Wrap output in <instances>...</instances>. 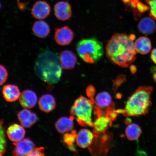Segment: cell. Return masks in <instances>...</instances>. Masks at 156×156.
I'll use <instances>...</instances> for the list:
<instances>
[{
  "mask_svg": "<svg viewBox=\"0 0 156 156\" xmlns=\"http://www.w3.org/2000/svg\"><path fill=\"white\" fill-rule=\"evenodd\" d=\"M74 118L71 116L69 118L63 117L60 118L55 124L56 129L60 133H65L73 130Z\"/></svg>",
  "mask_w": 156,
  "mask_h": 156,
  "instance_id": "cell-20",
  "label": "cell"
},
{
  "mask_svg": "<svg viewBox=\"0 0 156 156\" xmlns=\"http://www.w3.org/2000/svg\"><path fill=\"white\" fill-rule=\"evenodd\" d=\"M8 76V73L6 68L0 64V86L5 83Z\"/></svg>",
  "mask_w": 156,
  "mask_h": 156,
  "instance_id": "cell-27",
  "label": "cell"
},
{
  "mask_svg": "<svg viewBox=\"0 0 156 156\" xmlns=\"http://www.w3.org/2000/svg\"><path fill=\"white\" fill-rule=\"evenodd\" d=\"M135 35L116 34L107 43L106 55L113 64L122 67H129L136 58V52L133 41Z\"/></svg>",
  "mask_w": 156,
  "mask_h": 156,
  "instance_id": "cell-1",
  "label": "cell"
},
{
  "mask_svg": "<svg viewBox=\"0 0 156 156\" xmlns=\"http://www.w3.org/2000/svg\"><path fill=\"white\" fill-rule=\"evenodd\" d=\"M17 117L22 126L27 128L31 127L38 120V117L35 113L26 108L20 111L17 114Z\"/></svg>",
  "mask_w": 156,
  "mask_h": 156,
  "instance_id": "cell-14",
  "label": "cell"
},
{
  "mask_svg": "<svg viewBox=\"0 0 156 156\" xmlns=\"http://www.w3.org/2000/svg\"><path fill=\"white\" fill-rule=\"evenodd\" d=\"M2 94L5 100L11 102L17 101L21 94L18 87L12 84L5 85L3 88Z\"/></svg>",
  "mask_w": 156,
  "mask_h": 156,
  "instance_id": "cell-18",
  "label": "cell"
},
{
  "mask_svg": "<svg viewBox=\"0 0 156 156\" xmlns=\"http://www.w3.org/2000/svg\"><path fill=\"white\" fill-rule=\"evenodd\" d=\"M50 5L46 2L38 1L33 5L31 9V14L35 18L39 20L46 19L50 15Z\"/></svg>",
  "mask_w": 156,
  "mask_h": 156,
  "instance_id": "cell-10",
  "label": "cell"
},
{
  "mask_svg": "<svg viewBox=\"0 0 156 156\" xmlns=\"http://www.w3.org/2000/svg\"><path fill=\"white\" fill-rule=\"evenodd\" d=\"M154 20L151 17H146L142 18L138 25L139 32L145 35L153 34L156 30V24Z\"/></svg>",
  "mask_w": 156,
  "mask_h": 156,
  "instance_id": "cell-16",
  "label": "cell"
},
{
  "mask_svg": "<svg viewBox=\"0 0 156 156\" xmlns=\"http://www.w3.org/2000/svg\"><path fill=\"white\" fill-rule=\"evenodd\" d=\"M93 122L94 133L98 134L105 132L112 126L113 120L108 114L101 115L95 118Z\"/></svg>",
  "mask_w": 156,
  "mask_h": 156,
  "instance_id": "cell-11",
  "label": "cell"
},
{
  "mask_svg": "<svg viewBox=\"0 0 156 156\" xmlns=\"http://www.w3.org/2000/svg\"><path fill=\"white\" fill-rule=\"evenodd\" d=\"M95 90L94 87L92 85H90L87 87V94L90 99L94 102V97L95 94Z\"/></svg>",
  "mask_w": 156,
  "mask_h": 156,
  "instance_id": "cell-29",
  "label": "cell"
},
{
  "mask_svg": "<svg viewBox=\"0 0 156 156\" xmlns=\"http://www.w3.org/2000/svg\"><path fill=\"white\" fill-rule=\"evenodd\" d=\"M125 80L126 78L124 76H121L120 77H119V78L116 80L115 83H114L115 84H114V87H115V89L117 88V87Z\"/></svg>",
  "mask_w": 156,
  "mask_h": 156,
  "instance_id": "cell-31",
  "label": "cell"
},
{
  "mask_svg": "<svg viewBox=\"0 0 156 156\" xmlns=\"http://www.w3.org/2000/svg\"><path fill=\"white\" fill-rule=\"evenodd\" d=\"M44 148L40 147L34 148V150L29 154L28 156H44Z\"/></svg>",
  "mask_w": 156,
  "mask_h": 156,
  "instance_id": "cell-28",
  "label": "cell"
},
{
  "mask_svg": "<svg viewBox=\"0 0 156 156\" xmlns=\"http://www.w3.org/2000/svg\"><path fill=\"white\" fill-rule=\"evenodd\" d=\"M149 5L150 16L156 20V0H145Z\"/></svg>",
  "mask_w": 156,
  "mask_h": 156,
  "instance_id": "cell-26",
  "label": "cell"
},
{
  "mask_svg": "<svg viewBox=\"0 0 156 156\" xmlns=\"http://www.w3.org/2000/svg\"><path fill=\"white\" fill-rule=\"evenodd\" d=\"M153 77L154 80V81H156V73L154 74Z\"/></svg>",
  "mask_w": 156,
  "mask_h": 156,
  "instance_id": "cell-35",
  "label": "cell"
},
{
  "mask_svg": "<svg viewBox=\"0 0 156 156\" xmlns=\"http://www.w3.org/2000/svg\"><path fill=\"white\" fill-rule=\"evenodd\" d=\"M37 97L34 91L30 90H25L21 94L19 97V102L25 108H32L36 106Z\"/></svg>",
  "mask_w": 156,
  "mask_h": 156,
  "instance_id": "cell-13",
  "label": "cell"
},
{
  "mask_svg": "<svg viewBox=\"0 0 156 156\" xmlns=\"http://www.w3.org/2000/svg\"><path fill=\"white\" fill-rule=\"evenodd\" d=\"M136 6L137 7L138 10L142 12L147 11L148 9H149V7H147V6L140 2L137 3Z\"/></svg>",
  "mask_w": 156,
  "mask_h": 156,
  "instance_id": "cell-30",
  "label": "cell"
},
{
  "mask_svg": "<svg viewBox=\"0 0 156 156\" xmlns=\"http://www.w3.org/2000/svg\"><path fill=\"white\" fill-rule=\"evenodd\" d=\"M13 145L15 146L12 151L14 156H28L35 148V144L29 138H25L21 141L15 142Z\"/></svg>",
  "mask_w": 156,
  "mask_h": 156,
  "instance_id": "cell-8",
  "label": "cell"
},
{
  "mask_svg": "<svg viewBox=\"0 0 156 156\" xmlns=\"http://www.w3.org/2000/svg\"><path fill=\"white\" fill-rule=\"evenodd\" d=\"M5 130L3 120H0V156L3 155L6 150L7 144Z\"/></svg>",
  "mask_w": 156,
  "mask_h": 156,
  "instance_id": "cell-25",
  "label": "cell"
},
{
  "mask_svg": "<svg viewBox=\"0 0 156 156\" xmlns=\"http://www.w3.org/2000/svg\"><path fill=\"white\" fill-rule=\"evenodd\" d=\"M32 30L35 36L41 38L46 37L50 32L49 25L43 20L35 22L33 25Z\"/></svg>",
  "mask_w": 156,
  "mask_h": 156,
  "instance_id": "cell-21",
  "label": "cell"
},
{
  "mask_svg": "<svg viewBox=\"0 0 156 156\" xmlns=\"http://www.w3.org/2000/svg\"><path fill=\"white\" fill-rule=\"evenodd\" d=\"M94 137V133L88 129H83L77 134L76 141L80 147L86 148L91 145Z\"/></svg>",
  "mask_w": 156,
  "mask_h": 156,
  "instance_id": "cell-15",
  "label": "cell"
},
{
  "mask_svg": "<svg viewBox=\"0 0 156 156\" xmlns=\"http://www.w3.org/2000/svg\"><path fill=\"white\" fill-rule=\"evenodd\" d=\"M151 58L153 63L156 64V48L152 51L151 54Z\"/></svg>",
  "mask_w": 156,
  "mask_h": 156,
  "instance_id": "cell-32",
  "label": "cell"
},
{
  "mask_svg": "<svg viewBox=\"0 0 156 156\" xmlns=\"http://www.w3.org/2000/svg\"><path fill=\"white\" fill-rule=\"evenodd\" d=\"M54 12L55 16L58 20H67L72 17L71 6L67 2L60 1L54 5Z\"/></svg>",
  "mask_w": 156,
  "mask_h": 156,
  "instance_id": "cell-9",
  "label": "cell"
},
{
  "mask_svg": "<svg viewBox=\"0 0 156 156\" xmlns=\"http://www.w3.org/2000/svg\"><path fill=\"white\" fill-rule=\"evenodd\" d=\"M142 133V129L138 124L133 123L128 125L126 129V134L128 139L133 141L137 139Z\"/></svg>",
  "mask_w": 156,
  "mask_h": 156,
  "instance_id": "cell-23",
  "label": "cell"
},
{
  "mask_svg": "<svg viewBox=\"0 0 156 156\" xmlns=\"http://www.w3.org/2000/svg\"><path fill=\"white\" fill-rule=\"evenodd\" d=\"M153 87H140L128 99L122 114L126 116L145 115L152 104L151 96Z\"/></svg>",
  "mask_w": 156,
  "mask_h": 156,
  "instance_id": "cell-3",
  "label": "cell"
},
{
  "mask_svg": "<svg viewBox=\"0 0 156 156\" xmlns=\"http://www.w3.org/2000/svg\"><path fill=\"white\" fill-rule=\"evenodd\" d=\"M94 112L95 118L103 114V110H106V113L114 110V104L112 97L107 92L99 93L94 99Z\"/></svg>",
  "mask_w": 156,
  "mask_h": 156,
  "instance_id": "cell-6",
  "label": "cell"
},
{
  "mask_svg": "<svg viewBox=\"0 0 156 156\" xmlns=\"http://www.w3.org/2000/svg\"><path fill=\"white\" fill-rule=\"evenodd\" d=\"M130 71H131V73L132 74L135 73L136 71V67L135 66L131 65L130 66Z\"/></svg>",
  "mask_w": 156,
  "mask_h": 156,
  "instance_id": "cell-33",
  "label": "cell"
},
{
  "mask_svg": "<svg viewBox=\"0 0 156 156\" xmlns=\"http://www.w3.org/2000/svg\"><path fill=\"white\" fill-rule=\"evenodd\" d=\"M94 102L85 97H80L74 103L70 113L80 125L93 127L92 120L93 106Z\"/></svg>",
  "mask_w": 156,
  "mask_h": 156,
  "instance_id": "cell-5",
  "label": "cell"
},
{
  "mask_svg": "<svg viewBox=\"0 0 156 156\" xmlns=\"http://www.w3.org/2000/svg\"><path fill=\"white\" fill-rule=\"evenodd\" d=\"M134 46L136 52L142 55H146L151 51V42L149 38L146 37H140L134 42Z\"/></svg>",
  "mask_w": 156,
  "mask_h": 156,
  "instance_id": "cell-22",
  "label": "cell"
},
{
  "mask_svg": "<svg viewBox=\"0 0 156 156\" xmlns=\"http://www.w3.org/2000/svg\"><path fill=\"white\" fill-rule=\"evenodd\" d=\"M38 105L41 110L44 112L48 113L54 110L56 103L55 99L52 95L46 94L41 97Z\"/></svg>",
  "mask_w": 156,
  "mask_h": 156,
  "instance_id": "cell-19",
  "label": "cell"
},
{
  "mask_svg": "<svg viewBox=\"0 0 156 156\" xmlns=\"http://www.w3.org/2000/svg\"><path fill=\"white\" fill-rule=\"evenodd\" d=\"M78 55L85 63H97L102 58L104 50L102 42L94 38L83 39L76 45Z\"/></svg>",
  "mask_w": 156,
  "mask_h": 156,
  "instance_id": "cell-4",
  "label": "cell"
},
{
  "mask_svg": "<svg viewBox=\"0 0 156 156\" xmlns=\"http://www.w3.org/2000/svg\"><path fill=\"white\" fill-rule=\"evenodd\" d=\"M132 120L128 118L125 120L126 124L127 125H129L131 124Z\"/></svg>",
  "mask_w": 156,
  "mask_h": 156,
  "instance_id": "cell-34",
  "label": "cell"
},
{
  "mask_svg": "<svg viewBox=\"0 0 156 156\" xmlns=\"http://www.w3.org/2000/svg\"><path fill=\"white\" fill-rule=\"evenodd\" d=\"M59 60L62 69L70 70L75 67L77 62V58L73 52L65 50L60 53Z\"/></svg>",
  "mask_w": 156,
  "mask_h": 156,
  "instance_id": "cell-12",
  "label": "cell"
},
{
  "mask_svg": "<svg viewBox=\"0 0 156 156\" xmlns=\"http://www.w3.org/2000/svg\"><path fill=\"white\" fill-rule=\"evenodd\" d=\"M76 132L75 130H72L70 133H65L63 136V141L68 146L70 151L76 152V149L74 145V142L76 141L77 136Z\"/></svg>",
  "mask_w": 156,
  "mask_h": 156,
  "instance_id": "cell-24",
  "label": "cell"
},
{
  "mask_svg": "<svg viewBox=\"0 0 156 156\" xmlns=\"http://www.w3.org/2000/svg\"><path fill=\"white\" fill-rule=\"evenodd\" d=\"M34 71L38 77L45 82L50 84L58 83L62 73L59 57L51 51H44L37 58Z\"/></svg>",
  "mask_w": 156,
  "mask_h": 156,
  "instance_id": "cell-2",
  "label": "cell"
},
{
  "mask_svg": "<svg viewBox=\"0 0 156 156\" xmlns=\"http://www.w3.org/2000/svg\"><path fill=\"white\" fill-rule=\"evenodd\" d=\"M1 8H2V4H1V2H0V10H1Z\"/></svg>",
  "mask_w": 156,
  "mask_h": 156,
  "instance_id": "cell-36",
  "label": "cell"
},
{
  "mask_svg": "<svg viewBox=\"0 0 156 156\" xmlns=\"http://www.w3.org/2000/svg\"><path fill=\"white\" fill-rule=\"evenodd\" d=\"M25 133L26 132L23 126L16 124L11 125L7 130L8 137L11 141L14 142L23 140Z\"/></svg>",
  "mask_w": 156,
  "mask_h": 156,
  "instance_id": "cell-17",
  "label": "cell"
},
{
  "mask_svg": "<svg viewBox=\"0 0 156 156\" xmlns=\"http://www.w3.org/2000/svg\"><path fill=\"white\" fill-rule=\"evenodd\" d=\"M54 38L56 44L60 46L67 45L73 40L74 34L69 27L66 26L55 29Z\"/></svg>",
  "mask_w": 156,
  "mask_h": 156,
  "instance_id": "cell-7",
  "label": "cell"
}]
</instances>
